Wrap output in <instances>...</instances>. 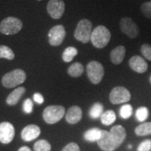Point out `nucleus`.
Instances as JSON below:
<instances>
[{
    "mask_svg": "<svg viewBox=\"0 0 151 151\" xmlns=\"http://www.w3.org/2000/svg\"><path fill=\"white\" fill-rule=\"evenodd\" d=\"M111 32L107 27L99 25L92 30L90 41L97 48H104L108 45L111 40Z\"/></svg>",
    "mask_w": 151,
    "mask_h": 151,
    "instance_id": "obj_1",
    "label": "nucleus"
},
{
    "mask_svg": "<svg viewBox=\"0 0 151 151\" xmlns=\"http://www.w3.org/2000/svg\"><path fill=\"white\" fill-rule=\"evenodd\" d=\"M27 78L26 73L20 69H16L6 73L1 78V83L6 88H13L23 83Z\"/></svg>",
    "mask_w": 151,
    "mask_h": 151,
    "instance_id": "obj_2",
    "label": "nucleus"
},
{
    "mask_svg": "<svg viewBox=\"0 0 151 151\" xmlns=\"http://www.w3.org/2000/svg\"><path fill=\"white\" fill-rule=\"evenodd\" d=\"M92 23L88 19H82L78 22L74 32V37L77 41L87 43L90 41Z\"/></svg>",
    "mask_w": 151,
    "mask_h": 151,
    "instance_id": "obj_3",
    "label": "nucleus"
},
{
    "mask_svg": "<svg viewBox=\"0 0 151 151\" xmlns=\"http://www.w3.org/2000/svg\"><path fill=\"white\" fill-rule=\"evenodd\" d=\"M22 28V22L16 17H8L0 23V32L4 35H14L18 33Z\"/></svg>",
    "mask_w": 151,
    "mask_h": 151,
    "instance_id": "obj_4",
    "label": "nucleus"
},
{
    "mask_svg": "<svg viewBox=\"0 0 151 151\" xmlns=\"http://www.w3.org/2000/svg\"><path fill=\"white\" fill-rule=\"evenodd\" d=\"M65 114L64 106L59 105L48 106L43 112V118L48 124H55L59 122Z\"/></svg>",
    "mask_w": 151,
    "mask_h": 151,
    "instance_id": "obj_5",
    "label": "nucleus"
},
{
    "mask_svg": "<svg viewBox=\"0 0 151 151\" xmlns=\"http://www.w3.org/2000/svg\"><path fill=\"white\" fill-rule=\"evenodd\" d=\"M87 75L90 82L93 84H99L104 76V68L97 61H91L87 65Z\"/></svg>",
    "mask_w": 151,
    "mask_h": 151,
    "instance_id": "obj_6",
    "label": "nucleus"
},
{
    "mask_svg": "<svg viewBox=\"0 0 151 151\" xmlns=\"http://www.w3.org/2000/svg\"><path fill=\"white\" fill-rule=\"evenodd\" d=\"M109 99L113 104L127 103L131 99V94L129 90L124 87H115L110 92Z\"/></svg>",
    "mask_w": 151,
    "mask_h": 151,
    "instance_id": "obj_7",
    "label": "nucleus"
},
{
    "mask_svg": "<svg viewBox=\"0 0 151 151\" xmlns=\"http://www.w3.org/2000/svg\"><path fill=\"white\" fill-rule=\"evenodd\" d=\"M120 28L122 32L130 39H135L139 34L138 25L129 17H124L120 20Z\"/></svg>",
    "mask_w": 151,
    "mask_h": 151,
    "instance_id": "obj_8",
    "label": "nucleus"
},
{
    "mask_svg": "<svg viewBox=\"0 0 151 151\" xmlns=\"http://www.w3.org/2000/svg\"><path fill=\"white\" fill-rule=\"evenodd\" d=\"M48 41L52 46H58L62 44L66 37L65 27L62 24L52 27L48 32Z\"/></svg>",
    "mask_w": 151,
    "mask_h": 151,
    "instance_id": "obj_9",
    "label": "nucleus"
},
{
    "mask_svg": "<svg viewBox=\"0 0 151 151\" xmlns=\"http://www.w3.org/2000/svg\"><path fill=\"white\" fill-rule=\"evenodd\" d=\"M65 10L63 0H50L47 4V11L52 18L58 20L62 18Z\"/></svg>",
    "mask_w": 151,
    "mask_h": 151,
    "instance_id": "obj_10",
    "label": "nucleus"
},
{
    "mask_svg": "<svg viewBox=\"0 0 151 151\" xmlns=\"http://www.w3.org/2000/svg\"><path fill=\"white\" fill-rule=\"evenodd\" d=\"M15 136V128L9 122L0 123V142L3 144H8L13 141Z\"/></svg>",
    "mask_w": 151,
    "mask_h": 151,
    "instance_id": "obj_11",
    "label": "nucleus"
},
{
    "mask_svg": "<svg viewBox=\"0 0 151 151\" xmlns=\"http://www.w3.org/2000/svg\"><path fill=\"white\" fill-rule=\"evenodd\" d=\"M97 144L103 151H114L118 148L111 139L109 132L106 130H101V137L98 140Z\"/></svg>",
    "mask_w": 151,
    "mask_h": 151,
    "instance_id": "obj_12",
    "label": "nucleus"
},
{
    "mask_svg": "<svg viewBox=\"0 0 151 151\" xmlns=\"http://www.w3.org/2000/svg\"><path fill=\"white\" fill-rule=\"evenodd\" d=\"M109 133H110L111 139L116 144L117 148H118L123 143L127 137V132H126L125 129L120 124L113 126L111 129Z\"/></svg>",
    "mask_w": 151,
    "mask_h": 151,
    "instance_id": "obj_13",
    "label": "nucleus"
},
{
    "mask_svg": "<svg viewBox=\"0 0 151 151\" xmlns=\"http://www.w3.org/2000/svg\"><path fill=\"white\" fill-rule=\"evenodd\" d=\"M129 65L132 70L139 73L146 72L148 67V63L144 58L139 55L132 57L129 61Z\"/></svg>",
    "mask_w": 151,
    "mask_h": 151,
    "instance_id": "obj_14",
    "label": "nucleus"
},
{
    "mask_svg": "<svg viewBox=\"0 0 151 151\" xmlns=\"http://www.w3.org/2000/svg\"><path fill=\"white\" fill-rule=\"evenodd\" d=\"M41 134V129L36 124H29L23 128L21 132V137L24 141L35 140Z\"/></svg>",
    "mask_w": 151,
    "mask_h": 151,
    "instance_id": "obj_15",
    "label": "nucleus"
},
{
    "mask_svg": "<svg viewBox=\"0 0 151 151\" xmlns=\"http://www.w3.org/2000/svg\"><path fill=\"white\" fill-rule=\"evenodd\" d=\"M82 110L78 106H73L69 109L66 113V120L69 124H76L82 118Z\"/></svg>",
    "mask_w": 151,
    "mask_h": 151,
    "instance_id": "obj_16",
    "label": "nucleus"
},
{
    "mask_svg": "<svg viewBox=\"0 0 151 151\" xmlns=\"http://www.w3.org/2000/svg\"><path fill=\"white\" fill-rule=\"evenodd\" d=\"M126 54V48L123 46H119L111 50L110 58L114 65H120L123 61Z\"/></svg>",
    "mask_w": 151,
    "mask_h": 151,
    "instance_id": "obj_17",
    "label": "nucleus"
},
{
    "mask_svg": "<svg viewBox=\"0 0 151 151\" xmlns=\"http://www.w3.org/2000/svg\"><path fill=\"white\" fill-rule=\"evenodd\" d=\"M24 92H25V88L24 87L17 88L7 97L6 100V104L9 106H14L17 104Z\"/></svg>",
    "mask_w": 151,
    "mask_h": 151,
    "instance_id": "obj_18",
    "label": "nucleus"
},
{
    "mask_svg": "<svg viewBox=\"0 0 151 151\" xmlns=\"http://www.w3.org/2000/svg\"><path fill=\"white\" fill-rule=\"evenodd\" d=\"M101 135V130L99 128L94 127L87 130L83 134L84 139L89 142H95L98 141Z\"/></svg>",
    "mask_w": 151,
    "mask_h": 151,
    "instance_id": "obj_19",
    "label": "nucleus"
},
{
    "mask_svg": "<svg viewBox=\"0 0 151 151\" xmlns=\"http://www.w3.org/2000/svg\"><path fill=\"white\" fill-rule=\"evenodd\" d=\"M84 71L83 66L80 62H75L68 68L67 73L70 76L78 78L83 74Z\"/></svg>",
    "mask_w": 151,
    "mask_h": 151,
    "instance_id": "obj_20",
    "label": "nucleus"
},
{
    "mask_svg": "<svg viewBox=\"0 0 151 151\" xmlns=\"http://www.w3.org/2000/svg\"><path fill=\"white\" fill-rule=\"evenodd\" d=\"M136 135L139 137L151 135V122H145L135 128Z\"/></svg>",
    "mask_w": 151,
    "mask_h": 151,
    "instance_id": "obj_21",
    "label": "nucleus"
},
{
    "mask_svg": "<svg viewBox=\"0 0 151 151\" xmlns=\"http://www.w3.org/2000/svg\"><path fill=\"white\" fill-rule=\"evenodd\" d=\"M101 122L104 125L109 126L116 120V113L113 110L106 111L101 116Z\"/></svg>",
    "mask_w": 151,
    "mask_h": 151,
    "instance_id": "obj_22",
    "label": "nucleus"
},
{
    "mask_svg": "<svg viewBox=\"0 0 151 151\" xmlns=\"http://www.w3.org/2000/svg\"><path fill=\"white\" fill-rule=\"evenodd\" d=\"M104 113V106L102 104L99 102L94 103L89 111V116L92 119H97L101 118Z\"/></svg>",
    "mask_w": 151,
    "mask_h": 151,
    "instance_id": "obj_23",
    "label": "nucleus"
},
{
    "mask_svg": "<svg viewBox=\"0 0 151 151\" xmlns=\"http://www.w3.org/2000/svg\"><path fill=\"white\" fill-rule=\"evenodd\" d=\"M77 55H78V50L75 47H67L62 53V60L65 62H70Z\"/></svg>",
    "mask_w": 151,
    "mask_h": 151,
    "instance_id": "obj_24",
    "label": "nucleus"
},
{
    "mask_svg": "<svg viewBox=\"0 0 151 151\" xmlns=\"http://www.w3.org/2000/svg\"><path fill=\"white\" fill-rule=\"evenodd\" d=\"M149 116V110L146 106H141L136 111L135 117L137 120L140 122H143L148 119Z\"/></svg>",
    "mask_w": 151,
    "mask_h": 151,
    "instance_id": "obj_25",
    "label": "nucleus"
},
{
    "mask_svg": "<svg viewBox=\"0 0 151 151\" xmlns=\"http://www.w3.org/2000/svg\"><path fill=\"white\" fill-rule=\"evenodd\" d=\"M1 58L13 60L15 58V54L9 46L0 45V59Z\"/></svg>",
    "mask_w": 151,
    "mask_h": 151,
    "instance_id": "obj_26",
    "label": "nucleus"
},
{
    "mask_svg": "<svg viewBox=\"0 0 151 151\" xmlns=\"http://www.w3.org/2000/svg\"><path fill=\"white\" fill-rule=\"evenodd\" d=\"M120 116L122 119L127 120L133 114V108L132 106L129 104H125L122 105L120 109Z\"/></svg>",
    "mask_w": 151,
    "mask_h": 151,
    "instance_id": "obj_27",
    "label": "nucleus"
},
{
    "mask_svg": "<svg viewBox=\"0 0 151 151\" xmlns=\"http://www.w3.org/2000/svg\"><path fill=\"white\" fill-rule=\"evenodd\" d=\"M50 150H51V146L45 139H40L34 145L35 151H50Z\"/></svg>",
    "mask_w": 151,
    "mask_h": 151,
    "instance_id": "obj_28",
    "label": "nucleus"
},
{
    "mask_svg": "<svg viewBox=\"0 0 151 151\" xmlns=\"http://www.w3.org/2000/svg\"><path fill=\"white\" fill-rule=\"evenodd\" d=\"M141 11L143 16L148 19H151V1H147L142 4Z\"/></svg>",
    "mask_w": 151,
    "mask_h": 151,
    "instance_id": "obj_29",
    "label": "nucleus"
},
{
    "mask_svg": "<svg viewBox=\"0 0 151 151\" xmlns=\"http://www.w3.org/2000/svg\"><path fill=\"white\" fill-rule=\"evenodd\" d=\"M141 52L146 60L151 61V46L150 44H143L141 47Z\"/></svg>",
    "mask_w": 151,
    "mask_h": 151,
    "instance_id": "obj_30",
    "label": "nucleus"
},
{
    "mask_svg": "<svg viewBox=\"0 0 151 151\" xmlns=\"http://www.w3.org/2000/svg\"><path fill=\"white\" fill-rule=\"evenodd\" d=\"M151 150V139H147L139 143L137 151H150Z\"/></svg>",
    "mask_w": 151,
    "mask_h": 151,
    "instance_id": "obj_31",
    "label": "nucleus"
},
{
    "mask_svg": "<svg viewBox=\"0 0 151 151\" xmlns=\"http://www.w3.org/2000/svg\"><path fill=\"white\" fill-rule=\"evenodd\" d=\"M23 111L27 114H29L33 111V102L30 99H27L24 100L22 105Z\"/></svg>",
    "mask_w": 151,
    "mask_h": 151,
    "instance_id": "obj_32",
    "label": "nucleus"
},
{
    "mask_svg": "<svg viewBox=\"0 0 151 151\" xmlns=\"http://www.w3.org/2000/svg\"><path fill=\"white\" fill-rule=\"evenodd\" d=\"M61 151H80V148L76 143H70L64 147Z\"/></svg>",
    "mask_w": 151,
    "mask_h": 151,
    "instance_id": "obj_33",
    "label": "nucleus"
},
{
    "mask_svg": "<svg viewBox=\"0 0 151 151\" xmlns=\"http://www.w3.org/2000/svg\"><path fill=\"white\" fill-rule=\"evenodd\" d=\"M33 99L36 103L39 104H41L44 102V98H43V95L40 93H38V92L34 94Z\"/></svg>",
    "mask_w": 151,
    "mask_h": 151,
    "instance_id": "obj_34",
    "label": "nucleus"
},
{
    "mask_svg": "<svg viewBox=\"0 0 151 151\" xmlns=\"http://www.w3.org/2000/svg\"><path fill=\"white\" fill-rule=\"evenodd\" d=\"M18 151H32L29 147L27 146H22L20 148L18 149Z\"/></svg>",
    "mask_w": 151,
    "mask_h": 151,
    "instance_id": "obj_35",
    "label": "nucleus"
},
{
    "mask_svg": "<svg viewBox=\"0 0 151 151\" xmlns=\"http://www.w3.org/2000/svg\"><path fill=\"white\" fill-rule=\"evenodd\" d=\"M128 148H129V149H132V146L131 144H129V146H128Z\"/></svg>",
    "mask_w": 151,
    "mask_h": 151,
    "instance_id": "obj_36",
    "label": "nucleus"
},
{
    "mask_svg": "<svg viewBox=\"0 0 151 151\" xmlns=\"http://www.w3.org/2000/svg\"><path fill=\"white\" fill-rule=\"evenodd\" d=\"M150 83H151V76H150Z\"/></svg>",
    "mask_w": 151,
    "mask_h": 151,
    "instance_id": "obj_37",
    "label": "nucleus"
},
{
    "mask_svg": "<svg viewBox=\"0 0 151 151\" xmlns=\"http://www.w3.org/2000/svg\"><path fill=\"white\" fill-rule=\"evenodd\" d=\"M37 1H42V0H37Z\"/></svg>",
    "mask_w": 151,
    "mask_h": 151,
    "instance_id": "obj_38",
    "label": "nucleus"
}]
</instances>
